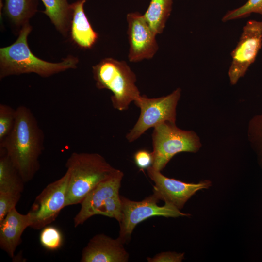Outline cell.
Masks as SVG:
<instances>
[{
	"label": "cell",
	"instance_id": "3",
	"mask_svg": "<svg viewBox=\"0 0 262 262\" xmlns=\"http://www.w3.org/2000/svg\"><path fill=\"white\" fill-rule=\"evenodd\" d=\"M66 167L70 174L66 207L81 203L93 188L116 169L96 153L73 152Z\"/></svg>",
	"mask_w": 262,
	"mask_h": 262
},
{
	"label": "cell",
	"instance_id": "12",
	"mask_svg": "<svg viewBox=\"0 0 262 262\" xmlns=\"http://www.w3.org/2000/svg\"><path fill=\"white\" fill-rule=\"evenodd\" d=\"M147 174L154 181V194L160 200L170 203L179 210L197 191L208 189L212 185L209 180L197 183H186L163 175L152 166L147 169Z\"/></svg>",
	"mask_w": 262,
	"mask_h": 262
},
{
	"label": "cell",
	"instance_id": "15",
	"mask_svg": "<svg viewBox=\"0 0 262 262\" xmlns=\"http://www.w3.org/2000/svg\"><path fill=\"white\" fill-rule=\"evenodd\" d=\"M87 0H78L71 4L73 10L69 34L72 41L79 47L90 49L97 42L99 35L93 28L84 6Z\"/></svg>",
	"mask_w": 262,
	"mask_h": 262
},
{
	"label": "cell",
	"instance_id": "7",
	"mask_svg": "<svg viewBox=\"0 0 262 262\" xmlns=\"http://www.w3.org/2000/svg\"><path fill=\"white\" fill-rule=\"evenodd\" d=\"M181 89L177 88L170 94L157 98L140 95L134 101L140 108V116L133 128L126 134L128 142L138 139L147 130L164 122L175 123L176 108L181 96Z\"/></svg>",
	"mask_w": 262,
	"mask_h": 262
},
{
	"label": "cell",
	"instance_id": "11",
	"mask_svg": "<svg viewBox=\"0 0 262 262\" xmlns=\"http://www.w3.org/2000/svg\"><path fill=\"white\" fill-rule=\"evenodd\" d=\"M126 20L129 61L138 62L152 58L159 49L157 34L143 14L138 12L129 13L127 14Z\"/></svg>",
	"mask_w": 262,
	"mask_h": 262
},
{
	"label": "cell",
	"instance_id": "2",
	"mask_svg": "<svg viewBox=\"0 0 262 262\" xmlns=\"http://www.w3.org/2000/svg\"><path fill=\"white\" fill-rule=\"evenodd\" d=\"M32 30L30 23L25 25L13 44L0 49V80L12 75L30 73L46 78L77 67L79 59L72 55L57 63L46 61L34 55L28 44V37Z\"/></svg>",
	"mask_w": 262,
	"mask_h": 262
},
{
	"label": "cell",
	"instance_id": "9",
	"mask_svg": "<svg viewBox=\"0 0 262 262\" xmlns=\"http://www.w3.org/2000/svg\"><path fill=\"white\" fill-rule=\"evenodd\" d=\"M262 46V20L250 19L243 27L236 47L231 52V63L228 75L235 85L255 61Z\"/></svg>",
	"mask_w": 262,
	"mask_h": 262
},
{
	"label": "cell",
	"instance_id": "23",
	"mask_svg": "<svg viewBox=\"0 0 262 262\" xmlns=\"http://www.w3.org/2000/svg\"><path fill=\"white\" fill-rule=\"evenodd\" d=\"M16 118V109L7 104H0V143L11 132Z\"/></svg>",
	"mask_w": 262,
	"mask_h": 262
},
{
	"label": "cell",
	"instance_id": "5",
	"mask_svg": "<svg viewBox=\"0 0 262 262\" xmlns=\"http://www.w3.org/2000/svg\"><path fill=\"white\" fill-rule=\"evenodd\" d=\"M124 174L119 169L99 182L81 203L74 218L75 227L95 215L114 218L119 222L122 217V201L119 189Z\"/></svg>",
	"mask_w": 262,
	"mask_h": 262
},
{
	"label": "cell",
	"instance_id": "22",
	"mask_svg": "<svg viewBox=\"0 0 262 262\" xmlns=\"http://www.w3.org/2000/svg\"><path fill=\"white\" fill-rule=\"evenodd\" d=\"M248 136L262 164V112L251 119L249 125Z\"/></svg>",
	"mask_w": 262,
	"mask_h": 262
},
{
	"label": "cell",
	"instance_id": "18",
	"mask_svg": "<svg viewBox=\"0 0 262 262\" xmlns=\"http://www.w3.org/2000/svg\"><path fill=\"white\" fill-rule=\"evenodd\" d=\"M25 183L5 151L0 148V192L21 194Z\"/></svg>",
	"mask_w": 262,
	"mask_h": 262
},
{
	"label": "cell",
	"instance_id": "10",
	"mask_svg": "<svg viewBox=\"0 0 262 262\" xmlns=\"http://www.w3.org/2000/svg\"><path fill=\"white\" fill-rule=\"evenodd\" d=\"M70 174L68 170L60 179L47 185L36 196L29 211L31 228L42 229L53 222L65 206Z\"/></svg>",
	"mask_w": 262,
	"mask_h": 262
},
{
	"label": "cell",
	"instance_id": "1",
	"mask_svg": "<svg viewBox=\"0 0 262 262\" xmlns=\"http://www.w3.org/2000/svg\"><path fill=\"white\" fill-rule=\"evenodd\" d=\"M44 139L43 131L31 110L24 105L17 107L13 129L0 143V148L5 151L25 183L40 169Z\"/></svg>",
	"mask_w": 262,
	"mask_h": 262
},
{
	"label": "cell",
	"instance_id": "19",
	"mask_svg": "<svg viewBox=\"0 0 262 262\" xmlns=\"http://www.w3.org/2000/svg\"><path fill=\"white\" fill-rule=\"evenodd\" d=\"M173 0H150L143 14L155 33L161 34L165 27L172 9Z\"/></svg>",
	"mask_w": 262,
	"mask_h": 262
},
{
	"label": "cell",
	"instance_id": "26",
	"mask_svg": "<svg viewBox=\"0 0 262 262\" xmlns=\"http://www.w3.org/2000/svg\"><path fill=\"white\" fill-rule=\"evenodd\" d=\"M184 259V253L163 252L152 258L147 257L148 262H180Z\"/></svg>",
	"mask_w": 262,
	"mask_h": 262
},
{
	"label": "cell",
	"instance_id": "8",
	"mask_svg": "<svg viewBox=\"0 0 262 262\" xmlns=\"http://www.w3.org/2000/svg\"><path fill=\"white\" fill-rule=\"evenodd\" d=\"M122 201V217L120 224L119 238L124 242L130 239L131 234L137 224L145 220L155 216L178 217L189 216L188 213L181 212L173 205L165 203L159 206V200L153 194L140 201L130 200L121 196Z\"/></svg>",
	"mask_w": 262,
	"mask_h": 262
},
{
	"label": "cell",
	"instance_id": "14",
	"mask_svg": "<svg viewBox=\"0 0 262 262\" xmlns=\"http://www.w3.org/2000/svg\"><path fill=\"white\" fill-rule=\"evenodd\" d=\"M32 224L29 212L26 214L19 213L16 207L12 209L0 222V246L11 258L21 242V236Z\"/></svg>",
	"mask_w": 262,
	"mask_h": 262
},
{
	"label": "cell",
	"instance_id": "20",
	"mask_svg": "<svg viewBox=\"0 0 262 262\" xmlns=\"http://www.w3.org/2000/svg\"><path fill=\"white\" fill-rule=\"evenodd\" d=\"M253 13L262 16V0H248L239 7L228 11L223 16L222 21L246 18Z\"/></svg>",
	"mask_w": 262,
	"mask_h": 262
},
{
	"label": "cell",
	"instance_id": "4",
	"mask_svg": "<svg viewBox=\"0 0 262 262\" xmlns=\"http://www.w3.org/2000/svg\"><path fill=\"white\" fill-rule=\"evenodd\" d=\"M92 73L97 88L112 92L111 101L115 109L127 110L141 95L135 84L136 76L124 61L104 58L93 66Z\"/></svg>",
	"mask_w": 262,
	"mask_h": 262
},
{
	"label": "cell",
	"instance_id": "21",
	"mask_svg": "<svg viewBox=\"0 0 262 262\" xmlns=\"http://www.w3.org/2000/svg\"><path fill=\"white\" fill-rule=\"evenodd\" d=\"M39 240L41 245L45 248L55 250L62 246L63 236L58 228L52 226H47L42 229Z\"/></svg>",
	"mask_w": 262,
	"mask_h": 262
},
{
	"label": "cell",
	"instance_id": "6",
	"mask_svg": "<svg viewBox=\"0 0 262 262\" xmlns=\"http://www.w3.org/2000/svg\"><path fill=\"white\" fill-rule=\"evenodd\" d=\"M152 167L161 171L176 154L195 153L201 147L197 135L192 131L181 130L175 123L164 122L155 127L152 134Z\"/></svg>",
	"mask_w": 262,
	"mask_h": 262
},
{
	"label": "cell",
	"instance_id": "25",
	"mask_svg": "<svg viewBox=\"0 0 262 262\" xmlns=\"http://www.w3.org/2000/svg\"><path fill=\"white\" fill-rule=\"evenodd\" d=\"M134 160L136 165L140 169H147L152 165V152H150L146 149L139 150L134 155Z\"/></svg>",
	"mask_w": 262,
	"mask_h": 262
},
{
	"label": "cell",
	"instance_id": "17",
	"mask_svg": "<svg viewBox=\"0 0 262 262\" xmlns=\"http://www.w3.org/2000/svg\"><path fill=\"white\" fill-rule=\"evenodd\" d=\"M4 11L10 22L18 29L29 23L38 11V0H4Z\"/></svg>",
	"mask_w": 262,
	"mask_h": 262
},
{
	"label": "cell",
	"instance_id": "24",
	"mask_svg": "<svg viewBox=\"0 0 262 262\" xmlns=\"http://www.w3.org/2000/svg\"><path fill=\"white\" fill-rule=\"evenodd\" d=\"M21 194L0 192V222L19 201Z\"/></svg>",
	"mask_w": 262,
	"mask_h": 262
},
{
	"label": "cell",
	"instance_id": "13",
	"mask_svg": "<svg viewBox=\"0 0 262 262\" xmlns=\"http://www.w3.org/2000/svg\"><path fill=\"white\" fill-rule=\"evenodd\" d=\"M124 243L119 238L114 239L104 234L93 237L82 250L81 262H126L129 254Z\"/></svg>",
	"mask_w": 262,
	"mask_h": 262
},
{
	"label": "cell",
	"instance_id": "16",
	"mask_svg": "<svg viewBox=\"0 0 262 262\" xmlns=\"http://www.w3.org/2000/svg\"><path fill=\"white\" fill-rule=\"evenodd\" d=\"M45 9L42 12L55 29L65 37L69 34L73 10L67 0H41Z\"/></svg>",
	"mask_w": 262,
	"mask_h": 262
}]
</instances>
